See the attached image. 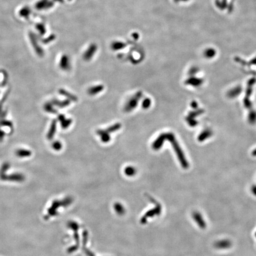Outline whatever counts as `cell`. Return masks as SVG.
<instances>
[{
	"mask_svg": "<svg viewBox=\"0 0 256 256\" xmlns=\"http://www.w3.org/2000/svg\"><path fill=\"white\" fill-rule=\"evenodd\" d=\"M167 139L169 140V141H170V143L173 145L175 151L177 152V156L180 160L181 164L182 165V166L184 168H187L188 166V164L186 160V159L184 157L183 154L181 151V149H180V147L177 143V142L176 141V140L174 138V135L172 133H162L160 135L157 139H156L155 140V141L153 142L152 143V148L155 150H158L159 149H160L163 144V143L164 142V141Z\"/></svg>",
	"mask_w": 256,
	"mask_h": 256,
	"instance_id": "1",
	"label": "cell"
},
{
	"mask_svg": "<svg viewBox=\"0 0 256 256\" xmlns=\"http://www.w3.org/2000/svg\"><path fill=\"white\" fill-rule=\"evenodd\" d=\"M142 91H139L133 95L126 102L124 107V111L125 112H131L133 110L138 106L140 99L142 97Z\"/></svg>",
	"mask_w": 256,
	"mask_h": 256,
	"instance_id": "2",
	"label": "cell"
},
{
	"mask_svg": "<svg viewBox=\"0 0 256 256\" xmlns=\"http://www.w3.org/2000/svg\"><path fill=\"white\" fill-rule=\"evenodd\" d=\"M58 119L61 123V127L64 129H68L72 123V119L66 118V117L62 114L58 115Z\"/></svg>",
	"mask_w": 256,
	"mask_h": 256,
	"instance_id": "3",
	"label": "cell"
},
{
	"mask_svg": "<svg viewBox=\"0 0 256 256\" xmlns=\"http://www.w3.org/2000/svg\"><path fill=\"white\" fill-rule=\"evenodd\" d=\"M96 132L100 136L101 141L103 143H108L110 141V133L108 132L106 129H98Z\"/></svg>",
	"mask_w": 256,
	"mask_h": 256,
	"instance_id": "4",
	"label": "cell"
},
{
	"mask_svg": "<svg viewBox=\"0 0 256 256\" xmlns=\"http://www.w3.org/2000/svg\"><path fill=\"white\" fill-rule=\"evenodd\" d=\"M57 122L56 120L52 121L50 129L48 131L47 134V139L49 140H52L54 138V135H55V133L57 131Z\"/></svg>",
	"mask_w": 256,
	"mask_h": 256,
	"instance_id": "5",
	"label": "cell"
},
{
	"mask_svg": "<svg viewBox=\"0 0 256 256\" xmlns=\"http://www.w3.org/2000/svg\"><path fill=\"white\" fill-rule=\"evenodd\" d=\"M104 87L103 85H98L93 86L88 88L87 92L88 94L90 95H95L101 93L104 90Z\"/></svg>",
	"mask_w": 256,
	"mask_h": 256,
	"instance_id": "6",
	"label": "cell"
},
{
	"mask_svg": "<svg viewBox=\"0 0 256 256\" xmlns=\"http://www.w3.org/2000/svg\"><path fill=\"white\" fill-rule=\"evenodd\" d=\"M59 93L66 97V98L71 102H76L78 101V98L76 97V95L71 94V93L67 91L64 89H60L59 90Z\"/></svg>",
	"mask_w": 256,
	"mask_h": 256,
	"instance_id": "7",
	"label": "cell"
},
{
	"mask_svg": "<svg viewBox=\"0 0 256 256\" xmlns=\"http://www.w3.org/2000/svg\"><path fill=\"white\" fill-rule=\"evenodd\" d=\"M50 102L54 106H57L59 108L66 107L67 106H69V104L71 103V101H69L68 99L63 100V101H60V100H58L57 99H54Z\"/></svg>",
	"mask_w": 256,
	"mask_h": 256,
	"instance_id": "8",
	"label": "cell"
},
{
	"mask_svg": "<svg viewBox=\"0 0 256 256\" xmlns=\"http://www.w3.org/2000/svg\"><path fill=\"white\" fill-rule=\"evenodd\" d=\"M1 178L3 180L9 179V180H13V181H21L24 179V176L20 174H14L10 175L9 176H4L1 177Z\"/></svg>",
	"mask_w": 256,
	"mask_h": 256,
	"instance_id": "9",
	"label": "cell"
},
{
	"mask_svg": "<svg viewBox=\"0 0 256 256\" xmlns=\"http://www.w3.org/2000/svg\"><path fill=\"white\" fill-rule=\"evenodd\" d=\"M60 67L63 70H68L70 68V62L68 57L64 56L61 58L60 62Z\"/></svg>",
	"mask_w": 256,
	"mask_h": 256,
	"instance_id": "10",
	"label": "cell"
},
{
	"mask_svg": "<svg viewBox=\"0 0 256 256\" xmlns=\"http://www.w3.org/2000/svg\"><path fill=\"white\" fill-rule=\"evenodd\" d=\"M16 154L20 158H25L30 157L32 155V152L30 150H27L24 149H20L16 151Z\"/></svg>",
	"mask_w": 256,
	"mask_h": 256,
	"instance_id": "11",
	"label": "cell"
},
{
	"mask_svg": "<svg viewBox=\"0 0 256 256\" xmlns=\"http://www.w3.org/2000/svg\"><path fill=\"white\" fill-rule=\"evenodd\" d=\"M44 109L46 112L48 113L52 114L57 113V110L54 109V105L51 103V102H47L44 105Z\"/></svg>",
	"mask_w": 256,
	"mask_h": 256,
	"instance_id": "12",
	"label": "cell"
},
{
	"mask_svg": "<svg viewBox=\"0 0 256 256\" xmlns=\"http://www.w3.org/2000/svg\"><path fill=\"white\" fill-rule=\"evenodd\" d=\"M122 127V124L121 123H116L114 124H112V126H110V127L107 128L106 130L109 133H112L116 131H117L118 130H119Z\"/></svg>",
	"mask_w": 256,
	"mask_h": 256,
	"instance_id": "13",
	"label": "cell"
},
{
	"mask_svg": "<svg viewBox=\"0 0 256 256\" xmlns=\"http://www.w3.org/2000/svg\"><path fill=\"white\" fill-rule=\"evenodd\" d=\"M124 173L128 176H133L136 173V170L134 167L129 165L125 168Z\"/></svg>",
	"mask_w": 256,
	"mask_h": 256,
	"instance_id": "14",
	"label": "cell"
},
{
	"mask_svg": "<svg viewBox=\"0 0 256 256\" xmlns=\"http://www.w3.org/2000/svg\"><path fill=\"white\" fill-rule=\"evenodd\" d=\"M216 54V51L213 49H208L205 52V56L207 58H212Z\"/></svg>",
	"mask_w": 256,
	"mask_h": 256,
	"instance_id": "15",
	"label": "cell"
},
{
	"mask_svg": "<svg viewBox=\"0 0 256 256\" xmlns=\"http://www.w3.org/2000/svg\"><path fill=\"white\" fill-rule=\"evenodd\" d=\"M52 147L55 151H59L62 148V143L58 141H54L52 144Z\"/></svg>",
	"mask_w": 256,
	"mask_h": 256,
	"instance_id": "16",
	"label": "cell"
},
{
	"mask_svg": "<svg viewBox=\"0 0 256 256\" xmlns=\"http://www.w3.org/2000/svg\"><path fill=\"white\" fill-rule=\"evenodd\" d=\"M9 162H5L2 165L1 169H0V176H2L5 174L6 172L9 168Z\"/></svg>",
	"mask_w": 256,
	"mask_h": 256,
	"instance_id": "17",
	"label": "cell"
},
{
	"mask_svg": "<svg viewBox=\"0 0 256 256\" xmlns=\"http://www.w3.org/2000/svg\"><path fill=\"white\" fill-rule=\"evenodd\" d=\"M151 104V100L149 98H146L142 102V107L144 109L149 108Z\"/></svg>",
	"mask_w": 256,
	"mask_h": 256,
	"instance_id": "18",
	"label": "cell"
},
{
	"mask_svg": "<svg viewBox=\"0 0 256 256\" xmlns=\"http://www.w3.org/2000/svg\"><path fill=\"white\" fill-rule=\"evenodd\" d=\"M9 92H10V90H8L7 92H6V95H4V97H3V98H2V100L1 101V102H0V115H1V110H2V105H3V103L6 102V99H7V98L8 97V96H9Z\"/></svg>",
	"mask_w": 256,
	"mask_h": 256,
	"instance_id": "19",
	"label": "cell"
},
{
	"mask_svg": "<svg viewBox=\"0 0 256 256\" xmlns=\"http://www.w3.org/2000/svg\"><path fill=\"white\" fill-rule=\"evenodd\" d=\"M12 123L9 121L2 120L0 122V126H12Z\"/></svg>",
	"mask_w": 256,
	"mask_h": 256,
	"instance_id": "20",
	"label": "cell"
},
{
	"mask_svg": "<svg viewBox=\"0 0 256 256\" xmlns=\"http://www.w3.org/2000/svg\"><path fill=\"white\" fill-rule=\"evenodd\" d=\"M5 136V133L0 129V141H1Z\"/></svg>",
	"mask_w": 256,
	"mask_h": 256,
	"instance_id": "21",
	"label": "cell"
},
{
	"mask_svg": "<svg viewBox=\"0 0 256 256\" xmlns=\"http://www.w3.org/2000/svg\"><path fill=\"white\" fill-rule=\"evenodd\" d=\"M174 1H176V2H185V1H187L188 0H174Z\"/></svg>",
	"mask_w": 256,
	"mask_h": 256,
	"instance_id": "22",
	"label": "cell"
}]
</instances>
